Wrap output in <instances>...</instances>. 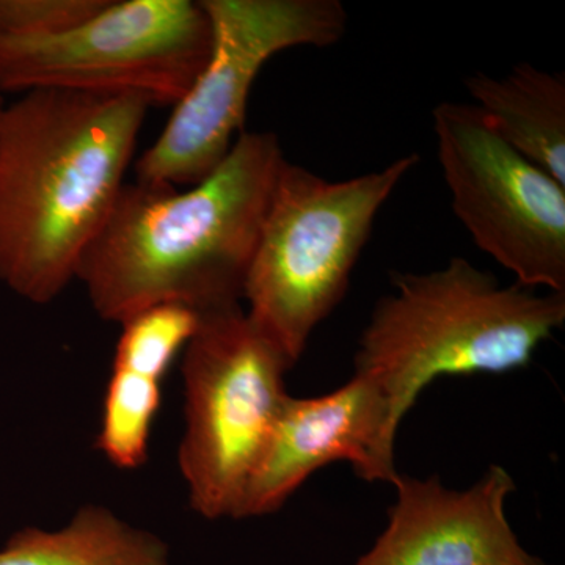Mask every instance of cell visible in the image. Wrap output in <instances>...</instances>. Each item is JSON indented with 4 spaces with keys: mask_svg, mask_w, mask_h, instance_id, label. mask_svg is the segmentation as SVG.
<instances>
[{
    "mask_svg": "<svg viewBox=\"0 0 565 565\" xmlns=\"http://www.w3.org/2000/svg\"><path fill=\"white\" fill-rule=\"evenodd\" d=\"M418 162L415 152L405 154L344 181L282 163L243 300L248 321L289 366L344 299L379 212Z\"/></svg>",
    "mask_w": 565,
    "mask_h": 565,
    "instance_id": "cell-4",
    "label": "cell"
},
{
    "mask_svg": "<svg viewBox=\"0 0 565 565\" xmlns=\"http://www.w3.org/2000/svg\"><path fill=\"white\" fill-rule=\"evenodd\" d=\"M475 106L515 151L565 185V74L522 63L503 77L463 82Z\"/></svg>",
    "mask_w": 565,
    "mask_h": 565,
    "instance_id": "cell-11",
    "label": "cell"
},
{
    "mask_svg": "<svg viewBox=\"0 0 565 565\" xmlns=\"http://www.w3.org/2000/svg\"><path fill=\"white\" fill-rule=\"evenodd\" d=\"M452 211L479 250L523 288L565 294V185L501 139L475 104L434 111Z\"/></svg>",
    "mask_w": 565,
    "mask_h": 565,
    "instance_id": "cell-8",
    "label": "cell"
},
{
    "mask_svg": "<svg viewBox=\"0 0 565 565\" xmlns=\"http://www.w3.org/2000/svg\"><path fill=\"white\" fill-rule=\"evenodd\" d=\"M397 433L373 382L353 374L316 397H286L269 441L245 487L236 520L274 514L316 471L349 462L367 482L393 484Z\"/></svg>",
    "mask_w": 565,
    "mask_h": 565,
    "instance_id": "cell-9",
    "label": "cell"
},
{
    "mask_svg": "<svg viewBox=\"0 0 565 565\" xmlns=\"http://www.w3.org/2000/svg\"><path fill=\"white\" fill-rule=\"evenodd\" d=\"M212 50L210 17L192 0H107L77 28L0 39V93H131L177 106Z\"/></svg>",
    "mask_w": 565,
    "mask_h": 565,
    "instance_id": "cell-7",
    "label": "cell"
},
{
    "mask_svg": "<svg viewBox=\"0 0 565 565\" xmlns=\"http://www.w3.org/2000/svg\"><path fill=\"white\" fill-rule=\"evenodd\" d=\"M285 162L274 132L244 131L188 191L126 182L77 267L96 313L121 323L156 305L180 303L200 316L243 305Z\"/></svg>",
    "mask_w": 565,
    "mask_h": 565,
    "instance_id": "cell-1",
    "label": "cell"
},
{
    "mask_svg": "<svg viewBox=\"0 0 565 565\" xmlns=\"http://www.w3.org/2000/svg\"><path fill=\"white\" fill-rule=\"evenodd\" d=\"M7 104L3 102V95L0 93V114H2L3 107H6Z\"/></svg>",
    "mask_w": 565,
    "mask_h": 565,
    "instance_id": "cell-16",
    "label": "cell"
},
{
    "mask_svg": "<svg viewBox=\"0 0 565 565\" xmlns=\"http://www.w3.org/2000/svg\"><path fill=\"white\" fill-rule=\"evenodd\" d=\"M151 103L131 93L33 90L0 114V282L57 299L120 195Z\"/></svg>",
    "mask_w": 565,
    "mask_h": 565,
    "instance_id": "cell-2",
    "label": "cell"
},
{
    "mask_svg": "<svg viewBox=\"0 0 565 565\" xmlns=\"http://www.w3.org/2000/svg\"><path fill=\"white\" fill-rule=\"evenodd\" d=\"M161 403L162 381L111 366L96 448L121 470L140 468L148 459Z\"/></svg>",
    "mask_w": 565,
    "mask_h": 565,
    "instance_id": "cell-13",
    "label": "cell"
},
{
    "mask_svg": "<svg viewBox=\"0 0 565 565\" xmlns=\"http://www.w3.org/2000/svg\"><path fill=\"white\" fill-rule=\"evenodd\" d=\"M356 349L355 373L373 382L401 422L444 375L504 374L526 366L565 322V294L503 286L455 256L426 274H392Z\"/></svg>",
    "mask_w": 565,
    "mask_h": 565,
    "instance_id": "cell-3",
    "label": "cell"
},
{
    "mask_svg": "<svg viewBox=\"0 0 565 565\" xmlns=\"http://www.w3.org/2000/svg\"><path fill=\"white\" fill-rule=\"evenodd\" d=\"M200 315L180 303L147 308L120 323L114 367L162 381L199 329Z\"/></svg>",
    "mask_w": 565,
    "mask_h": 565,
    "instance_id": "cell-14",
    "label": "cell"
},
{
    "mask_svg": "<svg viewBox=\"0 0 565 565\" xmlns=\"http://www.w3.org/2000/svg\"><path fill=\"white\" fill-rule=\"evenodd\" d=\"M388 525L353 565H550L520 544L505 515L512 476L492 465L476 484L452 490L438 476L397 475Z\"/></svg>",
    "mask_w": 565,
    "mask_h": 565,
    "instance_id": "cell-10",
    "label": "cell"
},
{
    "mask_svg": "<svg viewBox=\"0 0 565 565\" xmlns=\"http://www.w3.org/2000/svg\"><path fill=\"white\" fill-rule=\"evenodd\" d=\"M0 565H170V552L158 535L103 505H85L61 530L24 527L11 535Z\"/></svg>",
    "mask_w": 565,
    "mask_h": 565,
    "instance_id": "cell-12",
    "label": "cell"
},
{
    "mask_svg": "<svg viewBox=\"0 0 565 565\" xmlns=\"http://www.w3.org/2000/svg\"><path fill=\"white\" fill-rule=\"evenodd\" d=\"M212 50L191 90L173 107L158 140L136 163V181L191 188L210 177L244 132L248 96L264 63L299 46L343 39L338 0H202Z\"/></svg>",
    "mask_w": 565,
    "mask_h": 565,
    "instance_id": "cell-6",
    "label": "cell"
},
{
    "mask_svg": "<svg viewBox=\"0 0 565 565\" xmlns=\"http://www.w3.org/2000/svg\"><path fill=\"white\" fill-rule=\"evenodd\" d=\"M292 367L248 321L243 305L200 316L182 352L185 430L178 465L189 503L207 520L236 519Z\"/></svg>",
    "mask_w": 565,
    "mask_h": 565,
    "instance_id": "cell-5",
    "label": "cell"
},
{
    "mask_svg": "<svg viewBox=\"0 0 565 565\" xmlns=\"http://www.w3.org/2000/svg\"><path fill=\"white\" fill-rule=\"evenodd\" d=\"M107 0H0V39L36 40L77 28Z\"/></svg>",
    "mask_w": 565,
    "mask_h": 565,
    "instance_id": "cell-15",
    "label": "cell"
}]
</instances>
